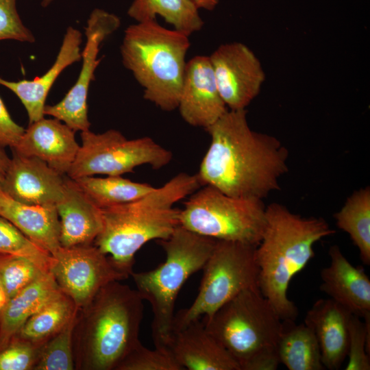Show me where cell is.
I'll use <instances>...</instances> for the list:
<instances>
[{"label": "cell", "instance_id": "obj_1", "mask_svg": "<svg viewBox=\"0 0 370 370\" xmlns=\"http://www.w3.org/2000/svg\"><path fill=\"white\" fill-rule=\"evenodd\" d=\"M206 130L210 144L197 173L201 186L262 200L280 189L288 151L276 137L251 130L246 109L228 110Z\"/></svg>", "mask_w": 370, "mask_h": 370}, {"label": "cell", "instance_id": "obj_2", "mask_svg": "<svg viewBox=\"0 0 370 370\" xmlns=\"http://www.w3.org/2000/svg\"><path fill=\"white\" fill-rule=\"evenodd\" d=\"M201 186L197 174L180 173L138 199L101 208L103 226L93 244L129 277L136 253L147 242L172 234L180 225L175 204Z\"/></svg>", "mask_w": 370, "mask_h": 370}, {"label": "cell", "instance_id": "obj_3", "mask_svg": "<svg viewBox=\"0 0 370 370\" xmlns=\"http://www.w3.org/2000/svg\"><path fill=\"white\" fill-rule=\"evenodd\" d=\"M119 282L106 285L79 309L73 334L75 370H116L140 343L144 300Z\"/></svg>", "mask_w": 370, "mask_h": 370}, {"label": "cell", "instance_id": "obj_4", "mask_svg": "<svg viewBox=\"0 0 370 370\" xmlns=\"http://www.w3.org/2000/svg\"><path fill=\"white\" fill-rule=\"evenodd\" d=\"M323 218L302 217L272 203L265 208V226L256 249L261 294L282 320L295 321L298 309L287 295L293 278L314 257V245L334 234Z\"/></svg>", "mask_w": 370, "mask_h": 370}, {"label": "cell", "instance_id": "obj_5", "mask_svg": "<svg viewBox=\"0 0 370 370\" xmlns=\"http://www.w3.org/2000/svg\"><path fill=\"white\" fill-rule=\"evenodd\" d=\"M188 37L156 20L137 22L125 31L121 45L123 64L143 88L144 98L162 110L177 108Z\"/></svg>", "mask_w": 370, "mask_h": 370}, {"label": "cell", "instance_id": "obj_6", "mask_svg": "<svg viewBox=\"0 0 370 370\" xmlns=\"http://www.w3.org/2000/svg\"><path fill=\"white\" fill-rule=\"evenodd\" d=\"M203 323L241 370L278 369L282 320L260 291L241 292Z\"/></svg>", "mask_w": 370, "mask_h": 370}, {"label": "cell", "instance_id": "obj_7", "mask_svg": "<svg viewBox=\"0 0 370 370\" xmlns=\"http://www.w3.org/2000/svg\"><path fill=\"white\" fill-rule=\"evenodd\" d=\"M216 242L180 225L168 238L158 241L165 252V261L152 270L131 273L136 290L152 309L155 347L166 348L178 293L186 280L203 269Z\"/></svg>", "mask_w": 370, "mask_h": 370}, {"label": "cell", "instance_id": "obj_8", "mask_svg": "<svg viewBox=\"0 0 370 370\" xmlns=\"http://www.w3.org/2000/svg\"><path fill=\"white\" fill-rule=\"evenodd\" d=\"M201 186L180 210V225L217 241L258 245L265 226L262 200L234 197L212 186Z\"/></svg>", "mask_w": 370, "mask_h": 370}, {"label": "cell", "instance_id": "obj_9", "mask_svg": "<svg viewBox=\"0 0 370 370\" xmlns=\"http://www.w3.org/2000/svg\"><path fill=\"white\" fill-rule=\"evenodd\" d=\"M256 246L217 240L203 267L197 295L188 308L175 314L172 331L181 329L201 317L211 316L243 291H260Z\"/></svg>", "mask_w": 370, "mask_h": 370}, {"label": "cell", "instance_id": "obj_10", "mask_svg": "<svg viewBox=\"0 0 370 370\" xmlns=\"http://www.w3.org/2000/svg\"><path fill=\"white\" fill-rule=\"evenodd\" d=\"M82 145L66 175L73 179L96 174L121 175L141 165L160 169L169 164L172 153L151 138L128 140L119 131L101 134L82 132Z\"/></svg>", "mask_w": 370, "mask_h": 370}, {"label": "cell", "instance_id": "obj_11", "mask_svg": "<svg viewBox=\"0 0 370 370\" xmlns=\"http://www.w3.org/2000/svg\"><path fill=\"white\" fill-rule=\"evenodd\" d=\"M52 256L50 272L79 309L108 284L128 278L94 244L61 246Z\"/></svg>", "mask_w": 370, "mask_h": 370}, {"label": "cell", "instance_id": "obj_12", "mask_svg": "<svg viewBox=\"0 0 370 370\" xmlns=\"http://www.w3.org/2000/svg\"><path fill=\"white\" fill-rule=\"evenodd\" d=\"M120 25V18L114 14L99 8L92 10L85 27L86 41L82 51V64L77 81L60 101L45 106V115L61 121L75 132L90 130L87 97L101 62L98 58L100 46Z\"/></svg>", "mask_w": 370, "mask_h": 370}, {"label": "cell", "instance_id": "obj_13", "mask_svg": "<svg viewBox=\"0 0 370 370\" xmlns=\"http://www.w3.org/2000/svg\"><path fill=\"white\" fill-rule=\"evenodd\" d=\"M220 95L228 110H244L258 96L265 73L255 53L245 44L219 46L209 56Z\"/></svg>", "mask_w": 370, "mask_h": 370}, {"label": "cell", "instance_id": "obj_14", "mask_svg": "<svg viewBox=\"0 0 370 370\" xmlns=\"http://www.w3.org/2000/svg\"><path fill=\"white\" fill-rule=\"evenodd\" d=\"M177 108L188 124L205 129L228 110L209 56H197L186 62Z\"/></svg>", "mask_w": 370, "mask_h": 370}, {"label": "cell", "instance_id": "obj_15", "mask_svg": "<svg viewBox=\"0 0 370 370\" xmlns=\"http://www.w3.org/2000/svg\"><path fill=\"white\" fill-rule=\"evenodd\" d=\"M65 175L36 157L14 151L3 174L1 190L21 203L56 206L64 194Z\"/></svg>", "mask_w": 370, "mask_h": 370}, {"label": "cell", "instance_id": "obj_16", "mask_svg": "<svg viewBox=\"0 0 370 370\" xmlns=\"http://www.w3.org/2000/svg\"><path fill=\"white\" fill-rule=\"evenodd\" d=\"M75 132L61 121L42 119L29 124L14 151L36 157L56 170L66 175L72 166L79 145Z\"/></svg>", "mask_w": 370, "mask_h": 370}, {"label": "cell", "instance_id": "obj_17", "mask_svg": "<svg viewBox=\"0 0 370 370\" xmlns=\"http://www.w3.org/2000/svg\"><path fill=\"white\" fill-rule=\"evenodd\" d=\"M166 348L184 369L241 370L200 319L172 331Z\"/></svg>", "mask_w": 370, "mask_h": 370}, {"label": "cell", "instance_id": "obj_18", "mask_svg": "<svg viewBox=\"0 0 370 370\" xmlns=\"http://www.w3.org/2000/svg\"><path fill=\"white\" fill-rule=\"evenodd\" d=\"M328 254L330 264L321 271V291L352 314L370 315V280L364 269L354 267L336 245Z\"/></svg>", "mask_w": 370, "mask_h": 370}, {"label": "cell", "instance_id": "obj_19", "mask_svg": "<svg viewBox=\"0 0 370 370\" xmlns=\"http://www.w3.org/2000/svg\"><path fill=\"white\" fill-rule=\"evenodd\" d=\"M82 33L73 27H69L56 60L42 76L17 82L8 81L0 77V85L13 92L25 107L29 124L44 117L45 101L54 82L66 68L82 59Z\"/></svg>", "mask_w": 370, "mask_h": 370}, {"label": "cell", "instance_id": "obj_20", "mask_svg": "<svg viewBox=\"0 0 370 370\" xmlns=\"http://www.w3.org/2000/svg\"><path fill=\"white\" fill-rule=\"evenodd\" d=\"M62 247L93 244L101 231V209L66 175L62 199L56 205Z\"/></svg>", "mask_w": 370, "mask_h": 370}, {"label": "cell", "instance_id": "obj_21", "mask_svg": "<svg viewBox=\"0 0 370 370\" xmlns=\"http://www.w3.org/2000/svg\"><path fill=\"white\" fill-rule=\"evenodd\" d=\"M352 314L332 299H319L307 312L304 323L317 339L325 369L341 368L347 356Z\"/></svg>", "mask_w": 370, "mask_h": 370}, {"label": "cell", "instance_id": "obj_22", "mask_svg": "<svg viewBox=\"0 0 370 370\" xmlns=\"http://www.w3.org/2000/svg\"><path fill=\"white\" fill-rule=\"evenodd\" d=\"M0 216L51 255L61 247L60 220L56 206L21 203L1 189Z\"/></svg>", "mask_w": 370, "mask_h": 370}, {"label": "cell", "instance_id": "obj_23", "mask_svg": "<svg viewBox=\"0 0 370 370\" xmlns=\"http://www.w3.org/2000/svg\"><path fill=\"white\" fill-rule=\"evenodd\" d=\"M60 291L51 273L47 272L10 298L0 310V351L29 319Z\"/></svg>", "mask_w": 370, "mask_h": 370}, {"label": "cell", "instance_id": "obj_24", "mask_svg": "<svg viewBox=\"0 0 370 370\" xmlns=\"http://www.w3.org/2000/svg\"><path fill=\"white\" fill-rule=\"evenodd\" d=\"M280 363L289 370H324L319 345L312 330L304 322L282 320L278 343Z\"/></svg>", "mask_w": 370, "mask_h": 370}, {"label": "cell", "instance_id": "obj_25", "mask_svg": "<svg viewBox=\"0 0 370 370\" xmlns=\"http://www.w3.org/2000/svg\"><path fill=\"white\" fill-rule=\"evenodd\" d=\"M198 10L191 0H134L127 14L136 22L154 21L159 15L189 36L204 25Z\"/></svg>", "mask_w": 370, "mask_h": 370}, {"label": "cell", "instance_id": "obj_26", "mask_svg": "<svg viewBox=\"0 0 370 370\" xmlns=\"http://www.w3.org/2000/svg\"><path fill=\"white\" fill-rule=\"evenodd\" d=\"M78 310L71 298L61 290L26 321L15 337L42 346L60 332Z\"/></svg>", "mask_w": 370, "mask_h": 370}, {"label": "cell", "instance_id": "obj_27", "mask_svg": "<svg viewBox=\"0 0 370 370\" xmlns=\"http://www.w3.org/2000/svg\"><path fill=\"white\" fill-rule=\"evenodd\" d=\"M337 227L347 233L365 264H370V188L354 191L334 214Z\"/></svg>", "mask_w": 370, "mask_h": 370}, {"label": "cell", "instance_id": "obj_28", "mask_svg": "<svg viewBox=\"0 0 370 370\" xmlns=\"http://www.w3.org/2000/svg\"><path fill=\"white\" fill-rule=\"evenodd\" d=\"M74 180L101 209L132 202L155 188L147 183L132 182L121 175L85 176Z\"/></svg>", "mask_w": 370, "mask_h": 370}, {"label": "cell", "instance_id": "obj_29", "mask_svg": "<svg viewBox=\"0 0 370 370\" xmlns=\"http://www.w3.org/2000/svg\"><path fill=\"white\" fill-rule=\"evenodd\" d=\"M77 314L42 345L34 370H75L73 334Z\"/></svg>", "mask_w": 370, "mask_h": 370}, {"label": "cell", "instance_id": "obj_30", "mask_svg": "<svg viewBox=\"0 0 370 370\" xmlns=\"http://www.w3.org/2000/svg\"><path fill=\"white\" fill-rule=\"evenodd\" d=\"M0 254L21 256L34 261L42 270L50 271L53 256L31 241L15 225L0 216Z\"/></svg>", "mask_w": 370, "mask_h": 370}, {"label": "cell", "instance_id": "obj_31", "mask_svg": "<svg viewBox=\"0 0 370 370\" xmlns=\"http://www.w3.org/2000/svg\"><path fill=\"white\" fill-rule=\"evenodd\" d=\"M45 273L47 271L27 258L0 254V280L9 299Z\"/></svg>", "mask_w": 370, "mask_h": 370}, {"label": "cell", "instance_id": "obj_32", "mask_svg": "<svg viewBox=\"0 0 370 370\" xmlns=\"http://www.w3.org/2000/svg\"><path fill=\"white\" fill-rule=\"evenodd\" d=\"M363 320L354 314L351 317L345 370L370 369V315Z\"/></svg>", "mask_w": 370, "mask_h": 370}, {"label": "cell", "instance_id": "obj_33", "mask_svg": "<svg viewBox=\"0 0 370 370\" xmlns=\"http://www.w3.org/2000/svg\"><path fill=\"white\" fill-rule=\"evenodd\" d=\"M116 370H184L166 348L150 349L139 343Z\"/></svg>", "mask_w": 370, "mask_h": 370}, {"label": "cell", "instance_id": "obj_34", "mask_svg": "<svg viewBox=\"0 0 370 370\" xmlns=\"http://www.w3.org/2000/svg\"><path fill=\"white\" fill-rule=\"evenodd\" d=\"M41 347L14 337L0 351V370H34Z\"/></svg>", "mask_w": 370, "mask_h": 370}, {"label": "cell", "instance_id": "obj_35", "mask_svg": "<svg viewBox=\"0 0 370 370\" xmlns=\"http://www.w3.org/2000/svg\"><path fill=\"white\" fill-rule=\"evenodd\" d=\"M5 40L35 42L34 34L18 13L16 0H0V41Z\"/></svg>", "mask_w": 370, "mask_h": 370}, {"label": "cell", "instance_id": "obj_36", "mask_svg": "<svg viewBox=\"0 0 370 370\" xmlns=\"http://www.w3.org/2000/svg\"><path fill=\"white\" fill-rule=\"evenodd\" d=\"M25 129L15 123L0 97V147L14 149Z\"/></svg>", "mask_w": 370, "mask_h": 370}, {"label": "cell", "instance_id": "obj_37", "mask_svg": "<svg viewBox=\"0 0 370 370\" xmlns=\"http://www.w3.org/2000/svg\"><path fill=\"white\" fill-rule=\"evenodd\" d=\"M198 9L212 10L219 4L220 0H191Z\"/></svg>", "mask_w": 370, "mask_h": 370}, {"label": "cell", "instance_id": "obj_38", "mask_svg": "<svg viewBox=\"0 0 370 370\" xmlns=\"http://www.w3.org/2000/svg\"><path fill=\"white\" fill-rule=\"evenodd\" d=\"M10 160V158L6 155L3 148L0 147V173L3 175L8 168Z\"/></svg>", "mask_w": 370, "mask_h": 370}, {"label": "cell", "instance_id": "obj_39", "mask_svg": "<svg viewBox=\"0 0 370 370\" xmlns=\"http://www.w3.org/2000/svg\"><path fill=\"white\" fill-rule=\"evenodd\" d=\"M9 300V297L0 280V310L3 308Z\"/></svg>", "mask_w": 370, "mask_h": 370}, {"label": "cell", "instance_id": "obj_40", "mask_svg": "<svg viewBox=\"0 0 370 370\" xmlns=\"http://www.w3.org/2000/svg\"><path fill=\"white\" fill-rule=\"evenodd\" d=\"M53 0H42L41 5L42 7L45 8L50 5Z\"/></svg>", "mask_w": 370, "mask_h": 370}, {"label": "cell", "instance_id": "obj_41", "mask_svg": "<svg viewBox=\"0 0 370 370\" xmlns=\"http://www.w3.org/2000/svg\"><path fill=\"white\" fill-rule=\"evenodd\" d=\"M3 177V175L1 173H0V190L1 189Z\"/></svg>", "mask_w": 370, "mask_h": 370}]
</instances>
